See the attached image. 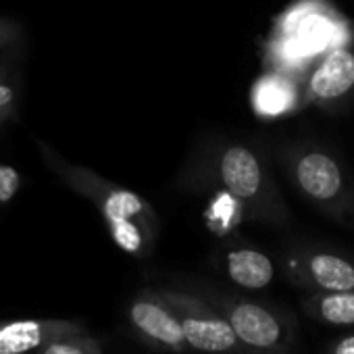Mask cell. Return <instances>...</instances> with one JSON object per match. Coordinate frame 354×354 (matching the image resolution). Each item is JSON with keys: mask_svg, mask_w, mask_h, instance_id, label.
<instances>
[{"mask_svg": "<svg viewBox=\"0 0 354 354\" xmlns=\"http://www.w3.org/2000/svg\"><path fill=\"white\" fill-rule=\"evenodd\" d=\"M19 115V94L13 82V75L5 65H0V131L9 123L17 121Z\"/></svg>", "mask_w": 354, "mask_h": 354, "instance_id": "9a60e30c", "label": "cell"}, {"mask_svg": "<svg viewBox=\"0 0 354 354\" xmlns=\"http://www.w3.org/2000/svg\"><path fill=\"white\" fill-rule=\"evenodd\" d=\"M306 317L327 327H354V290L315 292L300 298Z\"/></svg>", "mask_w": 354, "mask_h": 354, "instance_id": "4fadbf2b", "label": "cell"}, {"mask_svg": "<svg viewBox=\"0 0 354 354\" xmlns=\"http://www.w3.org/2000/svg\"><path fill=\"white\" fill-rule=\"evenodd\" d=\"M217 265L225 277L242 290H265L275 279L273 259L265 250L242 240L223 244L217 252Z\"/></svg>", "mask_w": 354, "mask_h": 354, "instance_id": "30bf717a", "label": "cell"}, {"mask_svg": "<svg viewBox=\"0 0 354 354\" xmlns=\"http://www.w3.org/2000/svg\"><path fill=\"white\" fill-rule=\"evenodd\" d=\"M281 267L304 294L354 290V254L331 246L294 244L283 252Z\"/></svg>", "mask_w": 354, "mask_h": 354, "instance_id": "ba28073f", "label": "cell"}, {"mask_svg": "<svg viewBox=\"0 0 354 354\" xmlns=\"http://www.w3.org/2000/svg\"><path fill=\"white\" fill-rule=\"evenodd\" d=\"M180 288L192 290L213 304L250 354H296L298 323L288 308L198 279L182 281Z\"/></svg>", "mask_w": 354, "mask_h": 354, "instance_id": "5b68a950", "label": "cell"}, {"mask_svg": "<svg viewBox=\"0 0 354 354\" xmlns=\"http://www.w3.org/2000/svg\"><path fill=\"white\" fill-rule=\"evenodd\" d=\"M24 188V175L17 167L0 162V207L9 205Z\"/></svg>", "mask_w": 354, "mask_h": 354, "instance_id": "2e32d148", "label": "cell"}, {"mask_svg": "<svg viewBox=\"0 0 354 354\" xmlns=\"http://www.w3.org/2000/svg\"><path fill=\"white\" fill-rule=\"evenodd\" d=\"M21 40H24V26L13 17L0 15V53L11 50Z\"/></svg>", "mask_w": 354, "mask_h": 354, "instance_id": "e0dca14e", "label": "cell"}, {"mask_svg": "<svg viewBox=\"0 0 354 354\" xmlns=\"http://www.w3.org/2000/svg\"><path fill=\"white\" fill-rule=\"evenodd\" d=\"M156 292L180 319L190 350L201 354H250L240 344L225 317L196 292L180 286L156 288Z\"/></svg>", "mask_w": 354, "mask_h": 354, "instance_id": "8992f818", "label": "cell"}, {"mask_svg": "<svg viewBox=\"0 0 354 354\" xmlns=\"http://www.w3.org/2000/svg\"><path fill=\"white\" fill-rule=\"evenodd\" d=\"M302 106L342 113L354 106V21L348 36L325 50L300 80Z\"/></svg>", "mask_w": 354, "mask_h": 354, "instance_id": "52a82bcc", "label": "cell"}, {"mask_svg": "<svg viewBox=\"0 0 354 354\" xmlns=\"http://www.w3.org/2000/svg\"><path fill=\"white\" fill-rule=\"evenodd\" d=\"M84 331L86 325L82 321L67 319L0 321V354H32L53 339Z\"/></svg>", "mask_w": 354, "mask_h": 354, "instance_id": "8fae6325", "label": "cell"}, {"mask_svg": "<svg viewBox=\"0 0 354 354\" xmlns=\"http://www.w3.org/2000/svg\"><path fill=\"white\" fill-rule=\"evenodd\" d=\"M32 354H104V352L100 342L84 331V333H73L53 339Z\"/></svg>", "mask_w": 354, "mask_h": 354, "instance_id": "5bb4252c", "label": "cell"}, {"mask_svg": "<svg viewBox=\"0 0 354 354\" xmlns=\"http://www.w3.org/2000/svg\"><path fill=\"white\" fill-rule=\"evenodd\" d=\"M46 169L77 196L86 198L102 217L113 242L136 259H148L158 240V215L138 192L111 182L90 167L67 160L44 140H36Z\"/></svg>", "mask_w": 354, "mask_h": 354, "instance_id": "7a4b0ae2", "label": "cell"}, {"mask_svg": "<svg viewBox=\"0 0 354 354\" xmlns=\"http://www.w3.org/2000/svg\"><path fill=\"white\" fill-rule=\"evenodd\" d=\"M294 192L333 223L354 227V177L344 158L313 140L288 142L277 150Z\"/></svg>", "mask_w": 354, "mask_h": 354, "instance_id": "3957f363", "label": "cell"}, {"mask_svg": "<svg viewBox=\"0 0 354 354\" xmlns=\"http://www.w3.org/2000/svg\"><path fill=\"white\" fill-rule=\"evenodd\" d=\"M350 21L337 15L327 0H298L275 21L265 44L267 71L300 77L331 46L348 36Z\"/></svg>", "mask_w": 354, "mask_h": 354, "instance_id": "277c9868", "label": "cell"}, {"mask_svg": "<svg viewBox=\"0 0 354 354\" xmlns=\"http://www.w3.org/2000/svg\"><path fill=\"white\" fill-rule=\"evenodd\" d=\"M327 3H331V0H327Z\"/></svg>", "mask_w": 354, "mask_h": 354, "instance_id": "d6986e66", "label": "cell"}, {"mask_svg": "<svg viewBox=\"0 0 354 354\" xmlns=\"http://www.w3.org/2000/svg\"><path fill=\"white\" fill-rule=\"evenodd\" d=\"M250 106L261 119H279L298 109H302L300 77L267 71L263 73L250 90Z\"/></svg>", "mask_w": 354, "mask_h": 354, "instance_id": "7c38bea8", "label": "cell"}, {"mask_svg": "<svg viewBox=\"0 0 354 354\" xmlns=\"http://www.w3.org/2000/svg\"><path fill=\"white\" fill-rule=\"evenodd\" d=\"M325 354H354V331H348L335 337L327 348Z\"/></svg>", "mask_w": 354, "mask_h": 354, "instance_id": "ac0fdd59", "label": "cell"}, {"mask_svg": "<svg viewBox=\"0 0 354 354\" xmlns=\"http://www.w3.org/2000/svg\"><path fill=\"white\" fill-rule=\"evenodd\" d=\"M184 188H215L230 196L244 221L286 227L292 219L269 158L261 146L236 138H211L184 169Z\"/></svg>", "mask_w": 354, "mask_h": 354, "instance_id": "6da1fadb", "label": "cell"}, {"mask_svg": "<svg viewBox=\"0 0 354 354\" xmlns=\"http://www.w3.org/2000/svg\"><path fill=\"white\" fill-rule=\"evenodd\" d=\"M127 319L138 337L150 348L175 354H184L190 350L180 319L175 317V313L162 300L156 288H144L131 296L127 306Z\"/></svg>", "mask_w": 354, "mask_h": 354, "instance_id": "9c48e42d", "label": "cell"}]
</instances>
